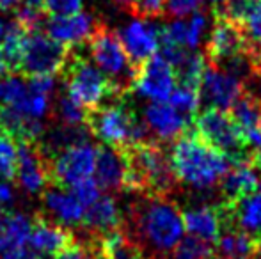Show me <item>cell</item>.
Segmentation results:
<instances>
[{
	"instance_id": "1",
	"label": "cell",
	"mask_w": 261,
	"mask_h": 259,
	"mask_svg": "<svg viewBox=\"0 0 261 259\" xmlns=\"http://www.w3.org/2000/svg\"><path fill=\"white\" fill-rule=\"evenodd\" d=\"M123 227L142 250L165 257L183 238V217L171 197L139 195L128 208Z\"/></svg>"
},
{
	"instance_id": "2",
	"label": "cell",
	"mask_w": 261,
	"mask_h": 259,
	"mask_svg": "<svg viewBox=\"0 0 261 259\" xmlns=\"http://www.w3.org/2000/svg\"><path fill=\"white\" fill-rule=\"evenodd\" d=\"M169 158L178 183L194 190L219 187L224 174L233 165L226 155L215 151L196 131L190 130L172 142Z\"/></svg>"
},
{
	"instance_id": "3",
	"label": "cell",
	"mask_w": 261,
	"mask_h": 259,
	"mask_svg": "<svg viewBox=\"0 0 261 259\" xmlns=\"http://www.w3.org/2000/svg\"><path fill=\"white\" fill-rule=\"evenodd\" d=\"M126 156L124 190L135 195L171 197L178 188V180L171 165V158L160 144L144 142L121 148Z\"/></svg>"
},
{
	"instance_id": "4",
	"label": "cell",
	"mask_w": 261,
	"mask_h": 259,
	"mask_svg": "<svg viewBox=\"0 0 261 259\" xmlns=\"http://www.w3.org/2000/svg\"><path fill=\"white\" fill-rule=\"evenodd\" d=\"M86 126L93 137L112 148L151 142L142 119L124 98H117L114 103L98 105L93 110H87Z\"/></svg>"
},
{
	"instance_id": "5",
	"label": "cell",
	"mask_w": 261,
	"mask_h": 259,
	"mask_svg": "<svg viewBox=\"0 0 261 259\" xmlns=\"http://www.w3.org/2000/svg\"><path fill=\"white\" fill-rule=\"evenodd\" d=\"M87 48L91 63L109 78L116 98L128 96L134 91L139 69L130 63L117 32L100 23L87 41Z\"/></svg>"
},
{
	"instance_id": "6",
	"label": "cell",
	"mask_w": 261,
	"mask_h": 259,
	"mask_svg": "<svg viewBox=\"0 0 261 259\" xmlns=\"http://www.w3.org/2000/svg\"><path fill=\"white\" fill-rule=\"evenodd\" d=\"M62 73L66 80V94L82 105L86 110H93L107 98L116 96L109 78L80 53L68 55Z\"/></svg>"
},
{
	"instance_id": "7",
	"label": "cell",
	"mask_w": 261,
	"mask_h": 259,
	"mask_svg": "<svg viewBox=\"0 0 261 259\" xmlns=\"http://www.w3.org/2000/svg\"><path fill=\"white\" fill-rule=\"evenodd\" d=\"M196 133L212 146L215 151L226 155L231 162H247L251 160L252 149L245 142L242 131L231 119L229 112L204 108V112L194 119Z\"/></svg>"
},
{
	"instance_id": "8",
	"label": "cell",
	"mask_w": 261,
	"mask_h": 259,
	"mask_svg": "<svg viewBox=\"0 0 261 259\" xmlns=\"http://www.w3.org/2000/svg\"><path fill=\"white\" fill-rule=\"evenodd\" d=\"M69 50L64 45L50 38L46 32L32 31L27 32L21 48L18 71L25 76H54L62 71L68 61Z\"/></svg>"
},
{
	"instance_id": "9",
	"label": "cell",
	"mask_w": 261,
	"mask_h": 259,
	"mask_svg": "<svg viewBox=\"0 0 261 259\" xmlns=\"http://www.w3.org/2000/svg\"><path fill=\"white\" fill-rule=\"evenodd\" d=\"M98 146L91 142L69 146L55 153L48 162L50 181L61 188H69L87 178H93Z\"/></svg>"
},
{
	"instance_id": "10",
	"label": "cell",
	"mask_w": 261,
	"mask_h": 259,
	"mask_svg": "<svg viewBox=\"0 0 261 259\" xmlns=\"http://www.w3.org/2000/svg\"><path fill=\"white\" fill-rule=\"evenodd\" d=\"M245 91L247 85L240 76L226 71L220 66L208 64L199 85V100L204 108L229 112Z\"/></svg>"
},
{
	"instance_id": "11",
	"label": "cell",
	"mask_w": 261,
	"mask_h": 259,
	"mask_svg": "<svg viewBox=\"0 0 261 259\" xmlns=\"http://www.w3.org/2000/svg\"><path fill=\"white\" fill-rule=\"evenodd\" d=\"M215 16V14H213ZM247 36L240 23H234L222 16H215L213 28L210 32L208 41L204 43V57L208 64H222L229 59L247 53L251 50Z\"/></svg>"
},
{
	"instance_id": "12",
	"label": "cell",
	"mask_w": 261,
	"mask_h": 259,
	"mask_svg": "<svg viewBox=\"0 0 261 259\" xmlns=\"http://www.w3.org/2000/svg\"><path fill=\"white\" fill-rule=\"evenodd\" d=\"M151 142L155 144H172L194 125L190 119L183 118L178 110L165 101H151L142 108L141 116Z\"/></svg>"
},
{
	"instance_id": "13",
	"label": "cell",
	"mask_w": 261,
	"mask_h": 259,
	"mask_svg": "<svg viewBox=\"0 0 261 259\" xmlns=\"http://www.w3.org/2000/svg\"><path fill=\"white\" fill-rule=\"evenodd\" d=\"M14 178L21 190L31 195L41 194L52 183L46 156L36 142H18V162Z\"/></svg>"
},
{
	"instance_id": "14",
	"label": "cell",
	"mask_w": 261,
	"mask_h": 259,
	"mask_svg": "<svg viewBox=\"0 0 261 259\" xmlns=\"http://www.w3.org/2000/svg\"><path fill=\"white\" fill-rule=\"evenodd\" d=\"M174 87L176 73L172 66L162 55H153L139 68L132 93H137L139 96L151 101H165L169 100Z\"/></svg>"
},
{
	"instance_id": "15",
	"label": "cell",
	"mask_w": 261,
	"mask_h": 259,
	"mask_svg": "<svg viewBox=\"0 0 261 259\" xmlns=\"http://www.w3.org/2000/svg\"><path fill=\"white\" fill-rule=\"evenodd\" d=\"M117 36L123 43L130 63L137 69L153 55H156V50L160 46V28L141 18H134L132 21H128L117 32Z\"/></svg>"
},
{
	"instance_id": "16",
	"label": "cell",
	"mask_w": 261,
	"mask_h": 259,
	"mask_svg": "<svg viewBox=\"0 0 261 259\" xmlns=\"http://www.w3.org/2000/svg\"><path fill=\"white\" fill-rule=\"evenodd\" d=\"M98 25L93 14L79 11L68 16H50L46 20V34L66 48H71L89 41Z\"/></svg>"
},
{
	"instance_id": "17",
	"label": "cell",
	"mask_w": 261,
	"mask_h": 259,
	"mask_svg": "<svg viewBox=\"0 0 261 259\" xmlns=\"http://www.w3.org/2000/svg\"><path fill=\"white\" fill-rule=\"evenodd\" d=\"M73 242H75V236L66 227L39 217L34 220L27 245L36 256L54 259Z\"/></svg>"
},
{
	"instance_id": "18",
	"label": "cell",
	"mask_w": 261,
	"mask_h": 259,
	"mask_svg": "<svg viewBox=\"0 0 261 259\" xmlns=\"http://www.w3.org/2000/svg\"><path fill=\"white\" fill-rule=\"evenodd\" d=\"M94 181L101 190L117 192L124 187L126 176V156L121 148L100 146L96 153V165H94Z\"/></svg>"
},
{
	"instance_id": "19",
	"label": "cell",
	"mask_w": 261,
	"mask_h": 259,
	"mask_svg": "<svg viewBox=\"0 0 261 259\" xmlns=\"http://www.w3.org/2000/svg\"><path fill=\"white\" fill-rule=\"evenodd\" d=\"M259 187V170L252 165L251 160L247 162H233L231 169L224 174L219 183V194L222 197L220 203L231 204L242 197L254 194Z\"/></svg>"
},
{
	"instance_id": "20",
	"label": "cell",
	"mask_w": 261,
	"mask_h": 259,
	"mask_svg": "<svg viewBox=\"0 0 261 259\" xmlns=\"http://www.w3.org/2000/svg\"><path fill=\"white\" fill-rule=\"evenodd\" d=\"M220 204L224 217V225H234L249 233L254 238H261V195L249 194L231 204Z\"/></svg>"
},
{
	"instance_id": "21",
	"label": "cell",
	"mask_w": 261,
	"mask_h": 259,
	"mask_svg": "<svg viewBox=\"0 0 261 259\" xmlns=\"http://www.w3.org/2000/svg\"><path fill=\"white\" fill-rule=\"evenodd\" d=\"M183 225L189 231L190 236L203 240L206 243H215L222 233V210L220 204L210 206V204H201V206L189 208L181 213Z\"/></svg>"
},
{
	"instance_id": "22",
	"label": "cell",
	"mask_w": 261,
	"mask_h": 259,
	"mask_svg": "<svg viewBox=\"0 0 261 259\" xmlns=\"http://www.w3.org/2000/svg\"><path fill=\"white\" fill-rule=\"evenodd\" d=\"M123 215L112 195H100L91 206L86 208L82 225L91 238L103 236L110 231L123 227Z\"/></svg>"
},
{
	"instance_id": "23",
	"label": "cell",
	"mask_w": 261,
	"mask_h": 259,
	"mask_svg": "<svg viewBox=\"0 0 261 259\" xmlns=\"http://www.w3.org/2000/svg\"><path fill=\"white\" fill-rule=\"evenodd\" d=\"M43 208L55 224L62 225H80L84 220L86 206L73 195L71 190L55 187L43 192Z\"/></svg>"
},
{
	"instance_id": "24",
	"label": "cell",
	"mask_w": 261,
	"mask_h": 259,
	"mask_svg": "<svg viewBox=\"0 0 261 259\" xmlns=\"http://www.w3.org/2000/svg\"><path fill=\"white\" fill-rule=\"evenodd\" d=\"M91 245L101 259H146L144 250L128 235L124 227L91 240Z\"/></svg>"
},
{
	"instance_id": "25",
	"label": "cell",
	"mask_w": 261,
	"mask_h": 259,
	"mask_svg": "<svg viewBox=\"0 0 261 259\" xmlns=\"http://www.w3.org/2000/svg\"><path fill=\"white\" fill-rule=\"evenodd\" d=\"M217 254L224 259H254L258 252L259 240L249 233L234 227L224 225L219 240H217Z\"/></svg>"
},
{
	"instance_id": "26",
	"label": "cell",
	"mask_w": 261,
	"mask_h": 259,
	"mask_svg": "<svg viewBox=\"0 0 261 259\" xmlns=\"http://www.w3.org/2000/svg\"><path fill=\"white\" fill-rule=\"evenodd\" d=\"M208 61L204 57L203 52H197V50H185L181 55V59L178 61L172 69L176 73V80H178V85L192 87V89L199 91L201 80L206 71Z\"/></svg>"
},
{
	"instance_id": "27",
	"label": "cell",
	"mask_w": 261,
	"mask_h": 259,
	"mask_svg": "<svg viewBox=\"0 0 261 259\" xmlns=\"http://www.w3.org/2000/svg\"><path fill=\"white\" fill-rule=\"evenodd\" d=\"M89 130L87 126H64L61 125L59 128H55L50 131L45 137V148L48 149L50 158L55 155V153L62 151V149L69 148V146L75 144H82V142H89L87 137H89Z\"/></svg>"
},
{
	"instance_id": "28",
	"label": "cell",
	"mask_w": 261,
	"mask_h": 259,
	"mask_svg": "<svg viewBox=\"0 0 261 259\" xmlns=\"http://www.w3.org/2000/svg\"><path fill=\"white\" fill-rule=\"evenodd\" d=\"M25 36H27V31L20 23H16V21L7 23V31L4 34L2 43H0V55L4 57L9 71H18Z\"/></svg>"
},
{
	"instance_id": "29",
	"label": "cell",
	"mask_w": 261,
	"mask_h": 259,
	"mask_svg": "<svg viewBox=\"0 0 261 259\" xmlns=\"http://www.w3.org/2000/svg\"><path fill=\"white\" fill-rule=\"evenodd\" d=\"M261 9V0H222L217 4L213 14L244 25L249 18Z\"/></svg>"
},
{
	"instance_id": "30",
	"label": "cell",
	"mask_w": 261,
	"mask_h": 259,
	"mask_svg": "<svg viewBox=\"0 0 261 259\" xmlns=\"http://www.w3.org/2000/svg\"><path fill=\"white\" fill-rule=\"evenodd\" d=\"M169 105H171L174 110H178L183 118L190 119L194 123L199 110V91L192 89V87H185V85H178L174 87V91L169 96Z\"/></svg>"
},
{
	"instance_id": "31",
	"label": "cell",
	"mask_w": 261,
	"mask_h": 259,
	"mask_svg": "<svg viewBox=\"0 0 261 259\" xmlns=\"http://www.w3.org/2000/svg\"><path fill=\"white\" fill-rule=\"evenodd\" d=\"M27 96L29 82H25L21 76L11 75L0 78V105H4V107H16Z\"/></svg>"
},
{
	"instance_id": "32",
	"label": "cell",
	"mask_w": 261,
	"mask_h": 259,
	"mask_svg": "<svg viewBox=\"0 0 261 259\" xmlns=\"http://www.w3.org/2000/svg\"><path fill=\"white\" fill-rule=\"evenodd\" d=\"M18 162V142L6 131H0V181L14 180Z\"/></svg>"
},
{
	"instance_id": "33",
	"label": "cell",
	"mask_w": 261,
	"mask_h": 259,
	"mask_svg": "<svg viewBox=\"0 0 261 259\" xmlns=\"http://www.w3.org/2000/svg\"><path fill=\"white\" fill-rule=\"evenodd\" d=\"M55 116L64 126H84L87 119V110L80 103H76L71 96L64 94L57 101L55 107Z\"/></svg>"
},
{
	"instance_id": "34",
	"label": "cell",
	"mask_w": 261,
	"mask_h": 259,
	"mask_svg": "<svg viewBox=\"0 0 261 259\" xmlns=\"http://www.w3.org/2000/svg\"><path fill=\"white\" fill-rule=\"evenodd\" d=\"M212 245L196 236H187L179 240L178 245L169 254V259H208L212 256Z\"/></svg>"
},
{
	"instance_id": "35",
	"label": "cell",
	"mask_w": 261,
	"mask_h": 259,
	"mask_svg": "<svg viewBox=\"0 0 261 259\" xmlns=\"http://www.w3.org/2000/svg\"><path fill=\"white\" fill-rule=\"evenodd\" d=\"M14 21L20 23L27 32L39 31V27H41L43 23H46V13L43 7H34V6L25 4L20 9H16Z\"/></svg>"
},
{
	"instance_id": "36",
	"label": "cell",
	"mask_w": 261,
	"mask_h": 259,
	"mask_svg": "<svg viewBox=\"0 0 261 259\" xmlns=\"http://www.w3.org/2000/svg\"><path fill=\"white\" fill-rule=\"evenodd\" d=\"M206 0H165V16L171 20L185 18L199 13Z\"/></svg>"
},
{
	"instance_id": "37",
	"label": "cell",
	"mask_w": 261,
	"mask_h": 259,
	"mask_svg": "<svg viewBox=\"0 0 261 259\" xmlns=\"http://www.w3.org/2000/svg\"><path fill=\"white\" fill-rule=\"evenodd\" d=\"M69 190L73 192V195L84 204V206H91L94 200L98 199L101 194L100 190L101 188L98 187V183L94 181V178H87V180H82L79 183H75L73 187H69Z\"/></svg>"
},
{
	"instance_id": "38",
	"label": "cell",
	"mask_w": 261,
	"mask_h": 259,
	"mask_svg": "<svg viewBox=\"0 0 261 259\" xmlns=\"http://www.w3.org/2000/svg\"><path fill=\"white\" fill-rule=\"evenodd\" d=\"M187 27H189V50H196L206 32L208 16L203 11H199V13L192 14L190 20H187Z\"/></svg>"
},
{
	"instance_id": "39",
	"label": "cell",
	"mask_w": 261,
	"mask_h": 259,
	"mask_svg": "<svg viewBox=\"0 0 261 259\" xmlns=\"http://www.w3.org/2000/svg\"><path fill=\"white\" fill-rule=\"evenodd\" d=\"M165 13V0H135L134 14L141 20H149V18H160Z\"/></svg>"
},
{
	"instance_id": "40",
	"label": "cell",
	"mask_w": 261,
	"mask_h": 259,
	"mask_svg": "<svg viewBox=\"0 0 261 259\" xmlns=\"http://www.w3.org/2000/svg\"><path fill=\"white\" fill-rule=\"evenodd\" d=\"M84 0H46L43 9L48 16H68L82 9Z\"/></svg>"
},
{
	"instance_id": "41",
	"label": "cell",
	"mask_w": 261,
	"mask_h": 259,
	"mask_svg": "<svg viewBox=\"0 0 261 259\" xmlns=\"http://www.w3.org/2000/svg\"><path fill=\"white\" fill-rule=\"evenodd\" d=\"M242 27H244V32H245V36H247L249 43H251L252 46L261 48V9L258 13L252 14Z\"/></svg>"
},
{
	"instance_id": "42",
	"label": "cell",
	"mask_w": 261,
	"mask_h": 259,
	"mask_svg": "<svg viewBox=\"0 0 261 259\" xmlns=\"http://www.w3.org/2000/svg\"><path fill=\"white\" fill-rule=\"evenodd\" d=\"M2 259H39V256H36L29 245L25 247H13V249L6 250V252L0 256Z\"/></svg>"
},
{
	"instance_id": "43",
	"label": "cell",
	"mask_w": 261,
	"mask_h": 259,
	"mask_svg": "<svg viewBox=\"0 0 261 259\" xmlns=\"http://www.w3.org/2000/svg\"><path fill=\"white\" fill-rule=\"evenodd\" d=\"M14 200V188L7 181H0V210H9Z\"/></svg>"
},
{
	"instance_id": "44",
	"label": "cell",
	"mask_w": 261,
	"mask_h": 259,
	"mask_svg": "<svg viewBox=\"0 0 261 259\" xmlns=\"http://www.w3.org/2000/svg\"><path fill=\"white\" fill-rule=\"evenodd\" d=\"M251 162H252V165L256 167V169L261 172V146H258V148H254L252 149V153H251Z\"/></svg>"
},
{
	"instance_id": "45",
	"label": "cell",
	"mask_w": 261,
	"mask_h": 259,
	"mask_svg": "<svg viewBox=\"0 0 261 259\" xmlns=\"http://www.w3.org/2000/svg\"><path fill=\"white\" fill-rule=\"evenodd\" d=\"M21 0H0V11H13L20 6Z\"/></svg>"
},
{
	"instance_id": "46",
	"label": "cell",
	"mask_w": 261,
	"mask_h": 259,
	"mask_svg": "<svg viewBox=\"0 0 261 259\" xmlns=\"http://www.w3.org/2000/svg\"><path fill=\"white\" fill-rule=\"evenodd\" d=\"M116 6H119L121 9L128 11V13H132L134 11V6H135V0H112Z\"/></svg>"
},
{
	"instance_id": "47",
	"label": "cell",
	"mask_w": 261,
	"mask_h": 259,
	"mask_svg": "<svg viewBox=\"0 0 261 259\" xmlns=\"http://www.w3.org/2000/svg\"><path fill=\"white\" fill-rule=\"evenodd\" d=\"M7 73H9V68H7L6 61H4V57L0 55V78H2V76H6Z\"/></svg>"
},
{
	"instance_id": "48",
	"label": "cell",
	"mask_w": 261,
	"mask_h": 259,
	"mask_svg": "<svg viewBox=\"0 0 261 259\" xmlns=\"http://www.w3.org/2000/svg\"><path fill=\"white\" fill-rule=\"evenodd\" d=\"M6 31H7V23H6V21H4V18L0 16V43H2L4 34H6Z\"/></svg>"
},
{
	"instance_id": "49",
	"label": "cell",
	"mask_w": 261,
	"mask_h": 259,
	"mask_svg": "<svg viewBox=\"0 0 261 259\" xmlns=\"http://www.w3.org/2000/svg\"><path fill=\"white\" fill-rule=\"evenodd\" d=\"M46 0H25V4H29V6H34V7H43L45 6Z\"/></svg>"
},
{
	"instance_id": "50",
	"label": "cell",
	"mask_w": 261,
	"mask_h": 259,
	"mask_svg": "<svg viewBox=\"0 0 261 259\" xmlns=\"http://www.w3.org/2000/svg\"><path fill=\"white\" fill-rule=\"evenodd\" d=\"M91 247H93V245H91ZM87 259H101V257L98 256V252L94 250V247H93V249H91V254L87 256Z\"/></svg>"
},
{
	"instance_id": "51",
	"label": "cell",
	"mask_w": 261,
	"mask_h": 259,
	"mask_svg": "<svg viewBox=\"0 0 261 259\" xmlns=\"http://www.w3.org/2000/svg\"><path fill=\"white\" fill-rule=\"evenodd\" d=\"M254 259H261V238H259V245H258V252H256Z\"/></svg>"
},
{
	"instance_id": "52",
	"label": "cell",
	"mask_w": 261,
	"mask_h": 259,
	"mask_svg": "<svg viewBox=\"0 0 261 259\" xmlns=\"http://www.w3.org/2000/svg\"><path fill=\"white\" fill-rule=\"evenodd\" d=\"M220 2H222V0H213V4H215V6H217V4H220Z\"/></svg>"
},
{
	"instance_id": "53",
	"label": "cell",
	"mask_w": 261,
	"mask_h": 259,
	"mask_svg": "<svg viewBox=\"0 0 261 259\" xmlns=\"http://www.w3.org/2000/svg\"><path fill=\"white\" fill-rule=\"evenodd\" d=\"M258 188H259V195H261V185H259V187H258Z\"/></svg>"
},
{
	"instance_id": "54",
	"label": "cell",
	"mask_w": 261,
	"mask_h": 259,
	"mask_svg": "<svg viewBox=\"0 0 261 259\" xmlns=\"http://www.w3.org/2000/svg\"><path fill=\"white\" fill-rule=\"evenodd\" d=\"M39 259H46V257H39Z\"/></svg>"
}]
</instances>
